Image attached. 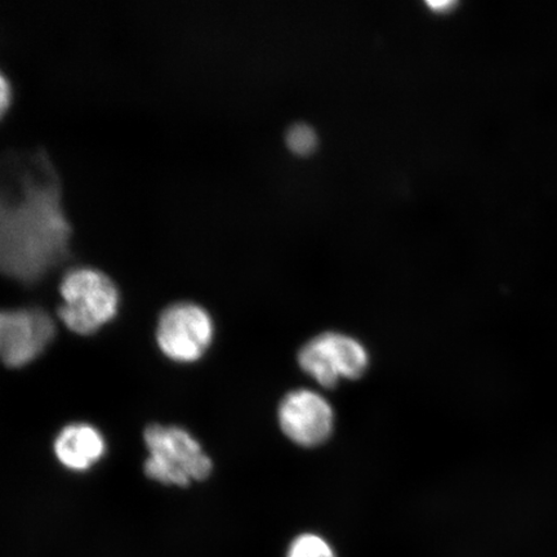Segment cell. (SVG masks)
I'll list each match as a JSON object with an SVG mask.
<instances>
[{
	"mask_svg": "<svg viewBox=\"0 0 557 557\" xmlns=\"http://www.w3.org/2000/svg\"><path fill=\"white\" fill-rule=\"evenodd\" d=\"M72 225L58 172L45 151L0 158V274L40 281L70 253Z\"/></svg>",
	"mask_w": 557,
	"mask_h": 557,
	"instance_id": "6da1fadb",
	"label": "cell"
},
{
	"mask_svg": "<svg viewBox=\"0 0 557 557\" xmlns=\"http://www.w3.org/2000/svg\"><path fill=\"white\" fill-rule=\"evenodd\" d=\"M60 294V319L81 336L99 332L120 311V289L99 269L81 267L67 271L62 277Z\"/></svg>",
	"mask_w": 557,
	"mask_h": 557,
	"instance_id": "7a4b0ae2",
	"label": "cell"
},
{
	"mask_svg": "<svg viewBox=\"0 0 557 557\" xmlns=\"http://www.w3.org/2000/svg\"><path fill=\"white\" fill-rule=\"evenodd\" d=\"M145 444L146 475L160 484L187 486L203 482L213 471L211 457L183 428L152 424L145 431Z\"/></svg>",
	"mask_w": 557,
	"mask_h": 557,
	"instance_id": "3957f363",
	"label": "cell"
},
{
	"mask_svg": "<svg viewBox=\"0 0 557 557\" xmlns=\"http://www.w3.org/2000/svg\"><path fill=\"white\" fill-rule=\"evenodd\" d=\"M297 361L301 371L324 388L360 380L371 366L363 343L339 332H324L309 339L299 348Z\"/></svg>",
	"mask_w": 557,
	"mask_h": 557,
	"instance_id": "277c9868",
	"label": "cell"
},
{
	"mask_svg": "<svg viewBox=\"0 0 557 557\" xmlns=\"http://www.w3.org/2000/svg\"><path fill=\"white\" fill-rule=\"evenodd\" d=\"M215 325L211 313L193 302L166 308L157 325V344L172 361L190 364L205 357L212 346Z\"/></svg>",
	"mask_w": 557,
	"mask_h": 557,
	"instance_id": "5b68a950",
	"label": "cell"
},
{
	"mask_svg": "<svg viewBox=\"0 0 557 557\" xmlns=\"http://www.w3.org/2000/svg\"><path fill=\"white\" fill-rule=\"evenodd\" d=\"M277 423L289 442L312 449L330 441L336 426V412L324 395L310 388H296L278 403Z\"/></svg>",
	"mask_w": 557,
	"mask_h": 557,
	"instance_id": "8992f818",
	"label": "cell"
},
{
	"mask_svg": "<svg viewBox=\"0 0 557 557\" xmlns=\"http://www.w3.org/2000/svg\"><path fill=\"white\" fill-rule=\"evenodd\" d=\"M54 331L44 310H0V361L10 368L30 364L50 346Z\"/></svg>",
	"mask_w": 557,
	"mask_h": 557,
	"instance_id": "52a82bcc",
	"label": "cell"
},
{
	"mask_svg": "<svg viewBox=\"0 0 557 557\" xmlns=\"http://www.w3.org/2000/svg\"><path fill=\"white\" fill-rule=\"evenodd\" d=\"M53 451L66 470L86 472L101 462L107 453V441L94 424L72 423L54 438Z\"/></svg>",
	"mask_w": 557,
	"mask_h": 557,
	"instance_id": "ba28073f",
	"label": "cell"
},
{
	"mask_svg": "<svg viewBox=\"0 0 557 557\" xmlns=\"http://www.w3.org/2000/svg\"><path fill=\"white\" fill-rule=\"evenodd\" d=\"M287 557H337L322 535L305 533L290 543Z\"/></svg>",
	"mask_w": 557,
	"mask_h": 557,
	"instance_id": "9c48e42d",
	"label": "cell"
},
{
	"mask_svg": "<svg viewBox=\"0 0 557 557\" xmlns=\"http://www.w3.org/2000/svg\"><path fill=\"white\" fill-rule=\"evenodd\" d=\"M287 145L292 152L297 156H310L318 146L315 131L306 124H295L287 134Z\"/></svg>",
	"mask_w": 557,
	"mask_h": 557,
	"instance_id": "30bf717a",
	"label": "cell"
},
{
	"mask_svg": "<svg viewBox=\"0 0 557 557\" xmlns=\"http://www.w3.org/2000/svg\"><path fill=\"white\" fill-rule=\"evenodd\" d=\"M12 100L11 82L7 78L5 74L0 70V120L9 110Z\"/></svg>",
	"mask_w": 557,
	"mask_h": 557,
	"instance_id": "8fae6325",
	"label": "cell"
},
{
	"mask_svg": "<svg viewBox=\"0 0 557 557\" xmlns=\"http://www.w3.org/2000/svg\"><path fill=\"white\" fill-rule=\"evenodd\" d=\"M428 5L431 10L436 12H445L453 9L456 5V2H451V0H430Z\"/></svg>",
	"mask_w": 557,
	"mask_h": 557,
	"instance_id": "7c38bea8",
	"label": "cell"
}]
</instances>
